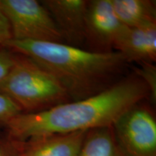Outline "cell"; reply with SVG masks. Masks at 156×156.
Returning <instances> with one entry per match:
<instances>
[{
  "instance_id": "3957f363",
  "label": "cell",
  "mask_w": 156,
  "mask_h": 156,
  "mask_svg": "<svg viewBox=\"0 0 156 156\" xmlns=\"http://www.w3.org/2000/svg\"><path fill=\"white\" fill-rule=\"evenodd\" d=\"M0 93L11 98L25 114L44 112L72 101L51 74L28 56L15 52L12 67L0 83Z\"/></svg>"
},
{
  "instance_id": "ba28073f",
  "label": "cell",
  "mask_w": 156,
  "mask_h": 156,
  "mask_svg": "<svg viewBox=\"0 0 156 156\" xmlns=\"http://www.w3.org/2000/svg\"><path fill=\"white\" fill-rule=\"evenodd\" d=\"M114 51L126 63H152L156 60V25L144 28L124 26L117 37Z\"/></svg>"
},
{
  "instance_id": "7a4b0ae2",
  "label": "cell",
  "mask_w": 156,
  "mask_h": 156,
  "mask_svg": "<svg viewBox=\"0 0 156 156\" xmlns=\"http://www.w3.org/2000/svg\"><path fill=\"white\" fill-rule=\"evenodd\" d=\"M5 48L28 56L50 73L72 101L102 92L119 80L126 62L118 51L96 53L64 43L9 40Z\"/></svg>"
},
{
  "instance_id": "277c9868",
  "label": "cell",
  "mask_w": 156,
  "mask_h": 156,
  "mask_svg": "<svg viewBox=\"0 0 156 156\" xmlns=\"http://www.w3.org/2000/svg\"><path fill=\"white\" fill-rule=\"evenodd\" d=\"M0 9L8 21L12 39L64 43L51 15L36 0H0Z\"/></svg>"
},
{
  "instance_id": "5b68a950",
  "label": "cell",
  "mask_w": 156,
  "mask_h": 156,
  "mask_svg": "<svg viewBox=\"0 0 156 156\" xmlns=\"http://www.w3.org/2000/svg\"><path fill=\"white\" fill-rule=\"evenodd\" d=\"M112 126L126 156H156L155 116L142 101L126 111Z\"/></svg>"
},
{
  "instance_id": "6da1fadb",
  "label": "cell",
  "mask_w": 156,
  "mask_h": 156,
  "mask_svg": "<svg viewBox=\"0 0 156 156\" xmlns=\"http://www.w3.org/2000/svg\"><path fill=\"white\" fill-rule=\"evenodd\" d=\"M147 98V86L133 74L83 100L69 101L41 112L21 113L4 129L15 139L25 141L35 136L112 126L126 111Z\"/></svg>"
},
{
  "instance_id": "9a60e30c",
  "label": "cell",
  "mask_w": 156,
  "mask_h": 156,
  "mask_svg": "<svg viewBox=\"0 0 156 156\" xmlns=\"http://www.w3.org/2000/svg\"><path fill=\"white\" fill-rule=\"evenodd\" d=\"M14 62V52L7 48H0V83L8 75Z\"/></svg>"
},
{
  "instance_id": "52a82bcc",
  "label": "cell",
  "mask_w": 156,
  "mask_h": 156,
  "mask_svg": "<svg viewBox=\"0 0 156 156\" xmlns=\"http://www.w3.org/2000/svg\"><path fill=\"white\" fill-rule=\"evenodd\" d=\"M51 15L65 44L82 48L85 45L86 0L41 1Z\"/></svg>"
},
{
  "instance_id": "8fae6325",
  "label": "cell",
  "mask_w": 156,
  "mask_h": 156,
  "mask_svg": "<svg viewBox=\"0 0 156 156\" xmlns=\"http://www.w3.org/2000/svg\"><path fill=\"white\" fill-rule=\"evenodd\" d=\"M77 156H126L121 149L113 126L87 130Z\"/></svg>"
},
{
  "instance_id": "5bb4252c",
  "label": "cell",
  "mask_w": 156,
  "mask_h": 156,
  "mask_svg": "<svg viewBox=\"0 0 156 156\" xmlns=\"http://www.w3.org/2000/svg\"><path fill=\"white\" fill-rule=\"evenodd\" d=\"M21 113V109L14 101L0 93V128L5 127L12 119Z\"/></svg>"
},
{
  "instance_id": "7c38bea8",
  "label": "cell",
  "mask_w": 156,
  "mask_h": 156,
  "mask_svg": "<svg viewBox=\"0 0 156 156\" xmlns=\"http://www.w3.org/2000/svg\"><path fill=\"white\" fill-rule=\"evenodd\" d=\"M134 74L140 77L147 86L152 103L156 101V67L152 63L138 64L134 67Z\"/></svg>"
},
{
  "instance_id": "8992f818",
  "label": "cell",
  "mask_w": 156,
  "mask_h": 156,
  "mask_svg": "<svg viewBox=\"0 0 156 156\" xmlns=\"http://www.w3.org/2000/svg\"><path fill=\"white\" fill-rule=\"evenodd\" d=\"M111 0L88 1L85 14V45L96 53L114 51L117 37L124 28Z\"/></svg>"
},
{
  "instance_id": "2e32d148",
  "label": "cell",
  "mask_w": 156,
  "mask_h": 156,
  "mask_svg": "<svg viewBox=\"0 0 156 156\" xmlns=\"http://www.w3.org/2000/svg\"><path fill=\"white\" fill-rule=\"evenodd\" d=\"M12 39L9 23L0 9V48H5V45Z\"/></svg>"
},
{
  "instance_id": "9c48e42d",
  "label": "cell",
  "mask_w": 156,
  "mask_h": 156,
  "mask_svg": "<svg viewBox=\"0 0 156 156\" xmlns=\"http://www.w3.org/2000/svg\"><path fill=\"white\" fill-rule=\"evenodd\" d=\"M87 131L31 137L24 141V156H77Z\"/></svg>"
},
{
  "instance_id": "4fadbf2b",
  "label": "cell",
  "mask_w": 156,
  "mask_h": 156,
  "mask_svg": "<svg viewBox=\"0 0 156 156\" xmlns=\"http://www.w3.org/2000/svg\"><path fill=\"white\" fill-rule=\"evenodd\" d=\"M0 156H24V141H20L0 129Z\"/></svg>"
},
{
  "instance_id": "30bf717a",
  "label": "cell",
  "mask_w": 156,
  "mask_h": 156,
  "mask_svg": "<svg viewBox=\"0 0 156 156\" xmlns=\"http://www.w3.org/2000/svg\"><path fill=\"white\" fill-rule=\"evenodd\" d=\"M116 17L126 28L156 25V5L153 0H111Z\"/></svg>"
}]
</instances>
